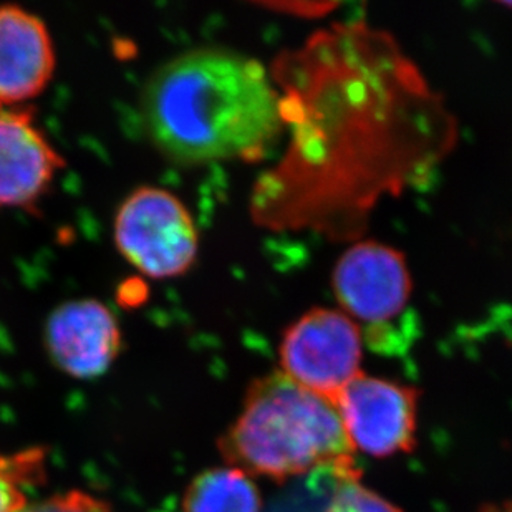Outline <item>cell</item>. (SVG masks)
I'll list each match as a JSON object with an SVG mask.
<instances>
[{"label":"cell","instance_id":"obj_1","mask_svg":"<svg viewBox=\"0 0 512 512\" xmlns=\"http://www.w3.org/2000/svg\"><path fill=\"white\" fill-rule=\"evenodd\" d=\"M292 143L252 194L264 226L357 231L378 196L445 150L448 116L393 40L367 25L310 39L274 70Z\"/></svg>","mask_w":512,"mask_h":512},{"label":"cell","instance_id":"obj_2","mask_svg":"<svg viewBox=\"0 0 512 512\" xmlns=\"http://www.w3.org/2000/svg\"><path fill=\"white\" fill-rule=\"evenodd\" d=\"M140 113L153 146L179 165L254 160L284 128L281 93L266 68L216 47L156 68L141 90Z\"/></svg>","mask_w":512,"mask_h":512},{"label":"cell","instance_id":"obj_3","mask_svg":"<svg viewBox=\"0 0 512 512\" xmlns=\"http://www.w3.org/2000/svg\"><path fill=\"white\" fill-rule=\"evenodd\" d=\"M219 451L232 468L276 483L314 471L335 479L360 474L337 406L282 372L257 378L247 388Z\"/></svg>","mask_w":512,"mask_h":512},{"label":"cell","instance_id":"obj_4","mask_svg":"<svg viewBox=\"0 0 512 512\" xmlns=\"http://www.w3.org/2000/svg\"><path fill=\"white\" fill-rule=\"evenodd\" d=\"M113 239L121 256L148 279L183 276L198 257L189 209L168 189L141 186L116 211Z\"/></svg>","mask_w":512,"mask_h":512},{"label":"cell","instance_id":"obj_5","mask_svg":"<svg viewBox=\"0 0 512 512\" xmlns=\"http://www.w3.org/2000/svg\"><path fill=\"white\" fill-rule=\"evenodd\" d=\"M279 355L284 375L335 405L362 373V332L342 310L317 307L285 330Z\"/></svg>","mask_w":512,"mask_h":512},{"label":"cell","instance_id":"obj_6","mask_svg":"<svg viewBox=\"0 0 512 512\" xmlns=\"http://www.w3.org/2000/svg\"><path fill=\"white\" fill-rule=\"evenodd\" d=\"M418 398L416 388L360 373L335 406L353 450L387 458L415 450Z\"/></svg>","mask_w":512,"mask_h":512},{"label":"cell","instance_id":"obj_7","mask_svg":"<svg viewBox=\"0 0 512 512\" xmlns=\"http://www.w3.org/2000/svg\"><path fill=\"white\" fill-rule=\"evenodd\" d=\"M332 285L342 312L370 324L400 315L411 295L405 256L377 241L353 244L337 262Z\"/></svg>","mask_w":512,"mask_h":512},{"label":"cell","instance_id":"obj_8","mask_svg":"<svg viewBox=\"0 0 512 512\" xmlns=\"http://www.w3.org/2000/svg\"><path fill=\"white\" fill-rule=\"evenodd\" d=\"M44 342L58 370L90 380L107 372L118 357L120 324L100 300H68L50 312Z\"/></svg>","mask_w":512,"mask_h":512},{"label":"cell","instance_id":"obj_9","mask_svg":"<svg viewBox=\"0 0 512 512\" xmlns=\"http://www.w3.org/2000/svg\"><path fill=\"white\" fill-rule=\"evenodd\" d=\"M63 166V156L35 125L34 108L0 110V209L34 211Z\"/></svg>","mask_w":512,"mask_h":512},{"label":"cell","instance_id":"obj_10","mask_svg":"<svg viewBox=\"0 0 512 512\" xmlns=\"http://www.w3.org/2000/svg\"><path fill=\"white\" fill-rule=\"evenodd\" d=\"M54 40L39 15L0 5V110L39 97L54 77Z\"/></svg>","mask_w":512,"mask_h":512},{"label":"cell","instance_id":"obj_11","mask_svg":"<svg viewBox=\"0 0 512 512\" xmlns=\"http://www.w3.org/2000/svg\"><path fill=\"white\" fill-rule=\"evenodd\" d=\"M262 498L241 469H206L184 491L183 512H261Z\"/></svg>","mask_w":512,"mask_h":512},{"label":"cell","instance_id":"obj_12","mask_svg":"<svg viewBox=\"0 0 512 512\" xmlns=\"http://www.w3.org/2000/svg\"><path fill=\"white\" fill-rule=\"evenodd\" d=\"M45 481V453L39 448L0 455V512L27 508V489Z\"/></svg>","mask_w":512,"mask_h":512},{"label":"cell","instance_id":"obj_13","mask_svg":"<svg viewBox=\"0 0 512 512\" xmlns=\"http://www.w3.org/2000/svg\"><path fill=\"white\" fill-rule=\"evenodd\" d=\"M325 512H403L395 504L360 483V474L335 479V489Z\"/></svg>","mask_w":512,"mask_h":512},{"label":"cell","instance_id":"obj_14","mask_svg":"<svg viewBox=\"0 0 512 512\" xmlns=\"http://www.w3.org/2000/svg\"><path fill=\"white\" fill-rule=\"evenodd\" d=\"M20 512H112V509L107 503L93 498L90 494L70 491L27 506Z\"/></svg>","mask_w":512,"mask_h":512},{"label":"cell","instance_id":"obj_15","mask_svg":"<svg viewBox=\"0 0 512 512\" xmlns=\"http://www.w3.org/2000/svg\"><path fill=\"white\" fill-rule=\"evenodd\" d=\"M146 295H148V289L145 282L128 281L118 290V302L123 307H136L141 302H145Z\"/></svg>","mask_w":512,"mask_h":512},{"label":"cell","instance_id":"obj_16","mask_svg":"<svg viewBox=\"0 0 512 512\" xmlns=\"http://www.w3.org/2000/svg\"><path fill=\"white\" fill-rule=\"evenodd\" d=\"M506 512H512V508H511V509H508V511H506Z\"/></svg>","mask_w":512,"mask_h":512}]
</instances>
